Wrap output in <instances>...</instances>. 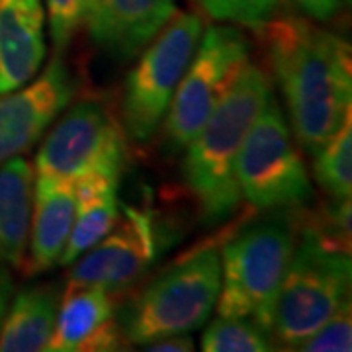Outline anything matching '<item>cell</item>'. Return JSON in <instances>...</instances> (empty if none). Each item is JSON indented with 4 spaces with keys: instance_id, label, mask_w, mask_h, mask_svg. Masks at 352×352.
Wrapping results in <instances>:
<instances>
[{
    "instance_id": "1",
    "label": "cell",
    "mask_w": 352,
    "mask_h": 352,
    "mask_svg": "<svg viewBox=\"0 0 352 352\" xmlns=\"http://www.w3.org/2000/svg\"><path fill=\"white\" fill-rule=\"evenodd\" d=\"M256 32L288 104L294 135L314 157L351 116V45L292 14H274Z\"/></svg>"
},
{
    "instance_id": "2",
    "label": "cell",
    "mask_w": 352,
    "mask_h": 352,
    "mask_svg": "<svg viewBox=\"0 0 352 352\" xmlns=\"http://www.w3.org/2000/svg\"><path fill=\"white\" fill-rule=\"evenodd\" d=\"M270 96V78L261 67L247 63L188 143L182 178L206 223L226 221L239 208L237 157L252 122Z\"/></svg>"
},
{
    "instance_id": "3",
    "label": "cell",
    "mask_w": 352,
    "mask_h": 352,
    "mask_svg": "<svg viewBox=\"0 0 352 352\" xmlns=\"http://www.w3.org/2000/svg\"><path fill=\"white\" fill-rule=\"evenodd\" d=\"M254 219L223 247L217 314L252 319L272 329L278 289L298 245L302 212L276 208ZM272 335V333H270Z\"/></svg>"
},
{
    "instance_id": "4",
    "label": "cell",
    "mask_w": 352,
    "mask_h": 352,
    "mask_svg": "<svg viewBox=\"0 0 352 352\" xmlns=\"http://www.w3.org/2000/svg\"><path fill=\"white\" fill-rule=\"evenodd\" d=\"M221 288L219 251L210 247L163 270L122 307L118 323L127 342L188 335L204 327Z\"/></svg>"
},
{
    "instance_id": "5",
    "label": "cell",
    "mask_w": 352,
    "mask_h": 352,
    "mask_svg": "<svg viewBox=\"0 0 352 352\" xmlns=\"http://www.w3.org/2000/svg\"><path fill=\"white\" fill-rule=\"evenodd\" d=\"M302 239L292 254L272 314V339L278 349L298 351L307 337L351 300V254L323 249L300 227Z\"/></svg>"
},
{
    "instance_id": "6",
    "label": "cell",
    "mask_w": 352,
    "mask_h": 352,
    "mask_svg": "<svg viewBox=\"0 0 352 352\" xmlns=\"http://www.w3.org/2000/svg\"><path fill=\"white\" fill-rule=\"evenodd\" d=\"M204 24L196 14H173L127 73L122 127L135 143H147L163 124L176 88L198 47Z\"/></svg>"
},
{
    "instance_id": "7",
    "label": "cell",
    "mask_w": 352,
    "mask_h": 352,
    "mask_svg": "<svg viewBox=\"0 0 352 352\" xmlns=\"http://www.w3.org/2000/svg\"><path fill=\"white\" fill-rule=\"evenodd\" d=\"M251 43L233 25H210L166 110L163 145L175 155L188 147L215 106L249 63Z\"/></svg>"
},
{
    "instance_id": "8",
    "label": "cell",
    "mask_w": 352,
    "mask_h": 352,
    "mask_svg": "<svg viewBox=\"0 0 352 352\" xmlns=\"http://www.w3.org/2000/svg\"><path fill=\"white\" fill-rule=\"evenodd\" d=\"M241 198L254 210L302 208L314 186L274 94L252 122L237 157Z\"/></svg>"
},
{
    "instance_id": "9",
    "label": "cell",
    "mask_w": 352,
    "mask_h": 352,
    "mask_svg": "<svg viewBox=\"0 0 352 352\" xmlns=\"http://www.w3.org/2000/svg\"><path fill=\"white\" fill-rule=\"evenodd\" d=\"M126 131L102 102L80 100L47 133L36 157V175L76 180L94 170L124 173Z\"/></svg>"
},
{
    "instance_id": "10",
    "label": "cell",
    "mask_w": 352,
    "mask_h": 352,
    "mask_svg": "<svg viewBox=\"0 0 352 352\" xmlns=\"http://www.w3.org/2000/svg\"><path fill=\"white\" fill-rule=\"evenodd\" d=\"M159 229L153 212L139 206L120 208L113 227L87 251L69 282L120 292L133 284L157 258Z\"/></svg>"
},
{
    "instance_id": "11",
    "label": "cell",
    "mask_w": 352,
    "mask_h": 352,
    "mask_svg": "<svg viewBox=\"0 0 352 352\" xmlns=\"http://www.w3.org/2000/svg\"><path fill=\"white\" fill-rule=\"evenodd\" d=\"M73 94L75 78L61 57H55L28 87L0 94V163L30 151Z\"/></svg>"
},
{
    "instance_id": "12",
    "label": "cell",
    "mask_w": 352,
    "mask_h": 352,
    "mask_svg": "<svg viewBox=\"0 0 352 352\" xmlns=\"http://www.w3.org/2000/svg\"><path fill=\"white\" fill-rule=\"evenodd\" d=\"M57 307L50 352L122 351L127 340L118 323L112 292L69 282Z\"/></svg>"
},
{
    "instance_id": "13",
    "label": "cell",
    "mask_w": 352,
    "mask_h": 352,
    "mask_svg": "<svg viewBox=\"0 0 352 352\" xmlns=\"http://www.w3.org/2000/svg\"><path fill=\"white\" fill-rule=\"evenodd\" d=\"M175 14V0H88L92 43L116 61H129L145 50Z\"/></svg>"
},
{
    "instance_id": "14",
    "label": "cell",
    "mask_w": 352,
    "mask_h": 352,
    "mask_svg": "<svg viewBox=\"0 0 352 352\" xmlns=\"http://www.w3.org/2000/svg\"><path fill=\"white\" fill-rule=\"evenodd\" d=\"M41 0H0V94L24 87L45 61Z\"/></svg>"
},
{
    "instance_id": "15",
    "label": "cell",
    "mask_w": 352,
    "mask_h": 352,
    "mask_svg": "<svg viewBox=\"0 0 352 352\" xmlns=\"http://www.w3.org/2000/svg\"><path fill=\"white\" fill-rule=\"evenodd\" d=\"M78 190L76 180L38 176L34 188V219L28 274H41L59 264L75 226Z\"/></svg>"
},
{
    "instance_id": "16",
    "label": "cell",
    "mask_w": 352,
    "mask_h": 352,
    "mask_svg": "<svg viewBox=\"0 0 352 352\" xmlns=\"http://www.w3.org/2000/svg\"><path fill=\"white\" fill-rule=\"evenodd\" d=\"M120 173L94 170L76 178L78 204L71 237L67 241L59 264L71 266L96 243L106 237L120 215L118 186Z\"/></svg>"
},
{
    "instance_id": "17",
    "label": "cell",
    "mask_w": 352,
    "mask_h": 352,
    "mask_svg": "<svg viewBox=\"0 0 352 352\" xmlns=\"http://www.w3.org/2000/svg\"><path fill=\"white\" fill-rule=\"evenodd\" d=\"M34 166L22 157L0 163V264L24 266L34 206Z\"/></svg>"
},
{
    "instance_id": "18",
    "label": "cell",
    "mask_w": 352,
    "mask_h": 352,
    "mask_svg": "<svg viewBox=\"0 0 352 352\" xmlns=\"http://www.w3.org/2000/svg\"><path fill=\"white\" fill-rule=\"evenodd\" d=\"M59 300L55 284H30L12 296L0 331V352L47 351Z\"/></svg>"
},
{
    "instance_id": "19",
    "label": "cell",
    "mask_w": 352,
    "mask_h": 352,
    "mask_svg": "<svg viewBox=\"0 0 352 352\" xmlns=\"http://www.w3.org/2000/svg\"><path fill=\"white\" fill-rule=\"evenodd\" d=\"M314 176L331 198H351L352 127L351 116L339 131L314 155Z\"/></svg>"
},
{
    "instance_id": "20",
    "label": "cell",
    "mask_w": 352,
    "mask_h": 352,
    "mask_svg": "<svg viewBox=\"0 0 352 352\" xmlns=\"http://www.w3.org/2000/svg\"><path fill=\"white\" fill-rule=\"evenodd\" d=\"M204 352L276 351L270 331L245 317H217L201 335Z\"/></svg>"
},
{
    "instance_id": "21",
    "label": "cell",
    "mask_w": 352,
    "mask_h": 352,
    "mask_svg": "<svg viewBox=\"0 0 352 352\" xmlns=\"http://www.w3.org/2000/svg\"><path fill=\"white\" fill-rule=\"evenodd\" d=\"M351 198H331L311 212H302V229L331 252L351 254Z\"/></svg>"
},
{
    "instance_id": "22",
    "label": "cell",
    "mask_w": 352,
    "mask_h": 352,
    "mask_svg": "<svg viewBox=\"0 0 352 352\" xmlns=\"http://www.w3.org/2000/svg\"><path fill=\"white\" fill-rule=\"evenodd\" d=\"M201 12L219 22L258 30L280 8V0H192Z\"/></svg>"
},
{
    "instance_id": "23",
    "label": "cell",
    "mask_w": 352,
    "mask_h": 352,
    "mask_svg": "<svg viewBox=\"0 0 352 352\" xmlns=\"http://www.w3.org/2000/svg\"><path fill=\"white\" fill-rule=\"evenodd\" d=\"M351 300L340 305L335 315L298 346L302 352H349L352 349Z\"/></svg>"
},
{
    "instance_id": "24",
    "label": "cell",
    "mask_w": 352,
    "mask_h": 352,
    "mask_svg": "<svg viewBox=\"0 0 352 352\" xmlns=\"http://www.w3.org/2000/svg\"><path fill=\"white\" fill-rule=\"evenodd\" d=\"M87 10L88 0H47L51 41L57 53L69 47L78 28L87 20Z\"/></svg>"
},
{
    "instance_id": "25",
    "label": "cell",
    "mask_w": 352,
    "mask_h": 352,
    "mask_svg": "<svg viewBox=\"0 0 352 352\" xmlns=\"http://www.w3.org/2000/svg\"><path fill=\"white\" fill-rule=\"evenodd\" d=\"M309 18L319 22H329L340 12L344 0H294Z\"/></svg>"
},
{
    "instance_id": "26",
    "label": "cell",
    "mask_w": 352,
    "mask_h": 352,
    "mask_svg": "<svg viewBox=\"0 0 352 352\" xmlns=\"http://www.w3.org/2000/svg\"><path fill=\"white\" fill-rule=\"evenodd\" d=\"M143 351L153 352H192L194 351V342L186 335H173V337H164V339L153 340L149 344H143Z\"/></svg>"
},
{
    "instance_id": "27",
    "label": "cell",
    "mask_w": 352,
    "mask_h": 352,
    "mask_svg": "<svg viewBox=\"0 0 352 352\" xmlns=\"http://www.w3.org/2000/svg\"><path fill=\"white\" fill-rule=\"evenodd\" d=\"M14 296V280L10 270L0 264V331H2V323H4V317L8 311V305Z\"/></svg>"
},
{
    "instance_id": "28",
    "label": "cell",
    "mask_w": 352,
    "mask_h": 352,
    "mask_svg": "<svg viewBox=\"0 0 352 352\" xmlns=\"http://www.w3.org/2000/svg\"><path fill=\"white\" fill-rule=\"evenodd\" d=\"M344 2H346V4H349V2H351V0H344Z\"/></svg>"
}]
</instances>
